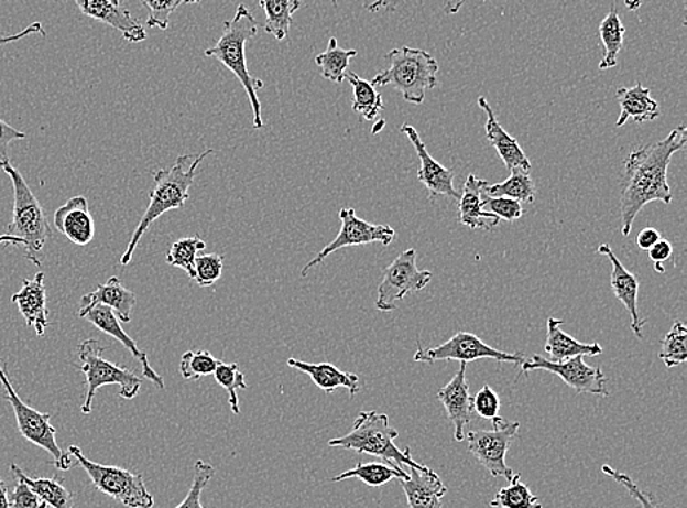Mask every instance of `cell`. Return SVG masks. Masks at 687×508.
<instances>
[{"instance_id": "27", "label": "cell", "mask_w": 687, "mask_h": 508, "mask_svg": "<svg viewBox=\"0 0 687 508\" xmlns=\"http://www.w3.org/2000/svg\"><path fill=\"white\" fill-rule=\"evenodd\" d=\"M287 366L299 370V372L307 374L313 382L316 383L320 390L326 394H331L338 390V388H346L349 391L350 397L358 394L359 390V377L355 374L344 372L339 368H336L331 364H307V361L294 359H287Z\"/></svg>"}, {"instance_id": "40", "label": "cell", "mask_w": 687, "mask_h": 508, "mask_svg": "<svg viewBox=\"0 0 687 508\" xmlns=\"http://www.w3.org/2000/svg\"><path fill=\"white\" fill-rule=\"evenodd\" d=\"M219 364L220 360L216 359L210 352H186L181 359V375L182 378L189 379V381H198V379L215 374Z\"/></svg>"}, {"instance_id": "10", "label": "cell", "mask_w": 687, "mask_h": 508, "mask_svg": "<svg viewBox=\"0 0 687 508\" xmlns=\"http://www.w3.org/2000/svg\"><path fill=\"white\" fill-rule=\"evenodd\" d=\"M493 431H471L467 434L468 452L486 467L493 478L512 479L513 472L508 466L509 448L521 428L519 422H506L502 417L494 419Z\"/></svg>"}, {"instance_id": "55", "label": "cell", "mask_w": 687, "mask_h": 508, "mask_svg": "<svg viewBox=\"0 0 687 508\" xmlns=\"http://www.w3.org/2000/svg\"><path fill=\"white\" fill-rule=\"evenodd\" d=\"M0 246H22V240L17 237L8 236V234H3V236H0Z\"/></svg>"}, {"instance_id": "19", "label": "cell", "mask_w": 687, "mask_h": 508, "mask_svg": "<svg viewBox=\"0 0 687 508\" xmlns=\"http://www.w3.org/2000/svg\"><path fill=\"white\" fill-rule=\"evenodd\" d=\"M74 2L84 15L121 31L128 43H141L148 40L144 25L121 4H113L110 0H74Z\"/></svg>"}, {"instance_id": "30", "label": "cell", "mask_w": 687, "mask_h": 508, "mask_svg": "<svg viewBox=\"0 0 687 508\" xmlns=\"http://www.w3.org/2000/svg\"><path fill=\"white\" fill-rule=\"evenodd\" d=\"M410 476L403 467L390 465V463H361L359 462L353 469L344 472L331 478V483H340V480L357 478L371 488L383 487L393 479H405Z\"/></svg>"}, {"instance_id": "7", "label": "cell", "mask_w": 687, "mask_h": 508, "mask_svg": "<svg viewBox=\"0 0 687 508\" xmlns=\"http://www.w3.org/2000/svg\"><path fill=\"white\" fill-rule=\"evenodd\" d=\"M105 348L97 339H86L78 346V357L81 366L78 369L86 375L87 392L86 401L81 406L84 414H90L92 400L101 387L118 386L119 396L126 400L135 399L141 390L143 379L134 370L115 365L103 357Z\"/></svg>"}, {"instance_id": "18", "label": "cell", "mask_w": 687, "mask_h": 508, "mask_svg": "<svg viewBox=\"0 0 687 508\" xmlns=\"http://www.w3.org/2000/svg\"><path fill=\"white\" fill-rule=\"evenodd\" d=\"M598 253L610 260L611 268H613V271H611V289H613L615 299L626 307L629 315H631L633 334L637 338H644L642 329H644L646 320H641L640 309H637L640 280H637L635 273L629 272L623 267V263L620 262L618 256L614 255L613 249L607 242L598 247Z\"/></svg>"}, {"instance_id": "39", "label": "cell", "mask_w": 687, "mask_h": 508, "mask_svg": "<svg viewBox=\"0 0 687 508\" xmlns=\"http://www.w3.org/2000/svg\"><path fill=\"white\" fill-rule=\"evenodd\" d=\"M212 375H215L217 383H219L223 390L228 391L229 404L232 412L235 414L241 413V409H239L238 391L247 390L248 386L247 379L243 377L239 365L223 364V361L220 360V364L217 365V369Z\"/></svg>"}, {"instance_id": "49", "label": "cell", "mask_w": 687, "mask_h": 508, "mask_svg": "<svg viewBox=\"0 0 687 508\" xmlns=\"http://www.w3.org/2000/svg\"><path fill=\"white\" fill-rule=\"evenodd\" d=\"M26 134L12 126H9L8 122H4L2 118H0V161L8 158V148L13 143V141L25 140Z\"/></svg>"}, {"instance_id": "50", "label": "cell", "mask_w": 687, "mask_h": 508, "mask_svg": "<svg viewBox=\"0 0 687 508\" xmlns=\"http://www.w3.org/2000/svg\"><path fill=\"white\" fill-rule=\"evenodd\" d=\"M30 34H40L42 37H46V31L43 29L42 22H34L26 26L25 30H22L21 33L13 35H0V46H4V44L15 43L18 40L26 37Z\"/></svg>"}, {"instance_id": "23", "label": "cell", "mask_w": 687, "mask_h": 508, "mask_svg": "<svg viewBox=\"0 0 687 508\" xmlns=\"http://www.w3.org/2000/svg\"><path fill=\"white\" fill-rule=\"evenodd\" d=\"M397 480L411 508H443L441 500L447 494V487L429 467L424 472L410 467V476Z\"/></svg>"}, {"instance_id": "16", "label": "cell", "mask_w": 687, "mask_h": 508, "mask_svg": "<svg viewBox=\"0 0 687 508\" xmlns=\"http://www.w3.org/2000/svg\"><path fill=\"white\" fill-rule=\"evenodd\" d=\"M81 317L83 320L91 322V324L95 325L97 329H100L101 333L109 335V337H113L117 342L121 343L122 346H126L128 352H130L131 355L140 361L144 378L152 381L159 390H165V379H163V377H161V375L152 368V365H150L149 361L148 353L141 350V348L137 346L134 339L126 333V329H123L121 325L122 322L118 320V316L115 315L112 309L103 306V304H96V306H92L90 311L84 313Z\"/></svg>"}, {"instance_id": "36", "label": "cell", "mask_w": 687, "mask_h": 508, "mask_svg": "<svg viewBox=\"0 0 687 508\" xmlns=\"http://www.w3.org/2000/svg\"><path fill=\"white\" fill-rule=\"evenodd\" d=\"M509 487L500 489L495 494L490 507L494 508H544L539 502V498L531 493L527 485L521 480V475H513L509 480Z\"/></svg>"}, {"instance_id": "45", "label": "cell", "mask_w": 687, "mask_h": 508, "mask_svg": "<svg viewBox=\"0 0 687 508\" xmlns=\"http://www.w3.org/2000/svg\"><path fill=\"white\" fill-rule=\"evenodd\" d=\"M500 401L498 392L489 386H484L476 396L472 397V412L478 417L487 419V421H494L500 417Z\"/></svg>"}, {"instance_id": "9", "label": "cell", "mask_w": 687, "mask_h": 508, "mask_svg": "<svg viewBox=\"0 0 687 508\" xmlns=\"http://www.w3.org/2000/svg\"><path fill=\"white\" fill-rule=\"evenodd\" d=\"M0 383L4 388V397L11 404L18 431L24 436L29 443L37 445L53 457V463L59 471H69L73 467V456L69 453L62 452L56 441V430L52 426L51 414L39 412L31 406L24 403L21 397L17 394L11 381H9L7 369L0 360Z\"/></svg>"}, {"instance_id": "2", "label": "cell", "mask_w": 687, "mask_h": 508, "mask_svg": "<svg viewBox=\"0 0 687 508\" xmlns=\"http://www.w3.org/2000/svg\"><path fill=\"white\" fill-rule=\"evenodd\" d=\"M215 153V150L207 149L206 152L193 156L184 154L176 159L175 165L171 170H159L153 172L154 187L150 192V205L144 212L139 227L132 234L130 245L126 253L121 256L122 267H128L132 260V255L139 247L141 238L152 227L154 220L161 218L166 212L181 209L189 198V188L194 184L195 175L199 163L207 156Z\"/></svg>"}, {"instance_id": "53", "label": "cell", "mask_w": 687, "mask_h": 508, "mask_svg": "<svg viewBox=\"0 0 687 508\" xmlns=\"http://www.w3.org/2000/svg\"><path fill=\"white\" fill-rule=\"evenodd\" d=\"M465 0H443V9L447 15H455L462 8Z\"/></svg>"}, {"instance_id": "33", "label": "cell", "mask_w": 687, "mask_h": 508, "mask_svg": "<svg viewBox=\"0 0 687 508\" xmlns=\"http://www.w3.org/2000/svg\"><path fill=\"white\" fill-rule=\"evenodd\" d=\"M265 12V33L282 42L290 34L294 13L299 11L301 0H260Z\"/></svg>"}, {"instance_id": "31", "label": "cell", "mask_w": 687, "mask_h": 508, "mask_svg": "<svg viewBox=\"0 0 687 508\" xmlns=\"http://www.w3.org/2000/svg\"><path fill=\"white\" fill-rule=\"evenodd\" d=\"M11 472L18 480L29 485L47 506L52 508H74V494L64 487L62 480L57 478H30L15 463H12Z\"/></svg>"}, {"instance_id": "4", "label": "cell", "mask_w": 687, "mask_h": 508, "mask_svg": "<svg viewBox=\"0 0 687 508\" xmlns=\"http://www.w3.org/2000/svg\"><path fill=\"white\" fill-rule=\"evenodd\" d=\"M0 170L11 180L13 188V210L11 223L8 224V236L22 240L25 247V259L35 267L42 264L40 253L52 237L46 212L40 205L39 198L31 192L24 176L9 162V159L0 161Z\"/></svg>"}, {"instance_id": "47", "label": "cell", "mask_w": 687, "mask_h": 508, "mask_svg": "<svg viewBox=\"0 0 687 508\" xmlns=\"http://www.w3.org/2000/svg\"><path fill=\"white\" fill-rule=\"evenodd\" d=\"M9 502H11V508H47L46 502L42 500L29 487V485L22 483V480H18L15 488L9 496Z\"/></svg>"}, {"instance_id": "6", "label": "cell", "mask_w": 687, "mask_h": 508, "mask_svg": "<svg viewBox=\"0 0 687 508\" xmlns=\"http://www.w3.org/2000/svg\"><path fill=\"white\" fill-rule=\"evenodd\" d=\"M399 436V432L390 426L389 417L384 413L359 412L355 419L352 431L340 439L329 441L330 447H339L352 450L359 454H370L383 458L390 465L415 467L418 471H427L428 467L419 465L411 457V448L405 452L399 450L394 440Z\"/></svg>"}, {"instance_id": "28", "label": "cell", "mask_w": 687, "mask_h": 508, "mask_svg": "<svg viewBox=\"0 0 687 508\" xmlns=\"http://www.w3.org/2000/svg\"><path fill=\"white\" fill-rule=\"evenodd\" d=\"M561 320L548 317L547 321V342H545V352L549 356L548 360L563 361L575 356H600L602 347L598 343L585 344L578 339L570 337L560 328Z\"/></svg>"}, {"instance_id": "12", "label": "cell", "mask_w": 687, "mask_h": 508, "mask_svg": "<svg viewBox=\"0 0 687 508\" xmlns=\"http://www.w3.org/2000/svg\"><path fill=\"white\" fill-rule=\"evenodd\" d=\"M418 350L414 360L425 361V364H436L438 360H459L460 364L476 360H495L503 364L521 365L526 359L522 353L500 352L498 348L487 346L477 335L469 333H458L447 339L441 346L424 348L418 339Z\"/></svg>"}, {"instance_id": "54", "label": "cell", "mask_w": 687, "mask_h": 508, "mask_svg": "<svg viewBox=\"0 0 687 508\" xmlns=\"http://www.w3.org/2000/svg\"><path fill=\"white\" fill-rule=\"evenodd\" d=\"M0 508H11L9 502L8 485L0 478Z\"/></svg>"}, {"instance_id": "56", "label": "cell", "mask_w": 687, "mask_h": 508, "mask_svg": "<svg viewBox=\"0 0 687 508\" xmlns=\"http://www.w3.org/2000/svg\"><path fill=\"white\" fill-rule=\"evenodd\" d=\"M629 11H637L644 4V0H624Z\"/></svg>"}, {"instance_id": "52", "label": "cell", "mask_w": 687, "mask_h": 508, "mask_svg": "<svg viewBox=\"0 0 687 508\" xmlns=\"http://www.w3.org/2000/svg\"><path fill=\"white\" fill-rule=\"evenodd\" d=\"M335 7H338V0H331ZM363 8L370 12H379L380 9H390L393 7L394 0H362Z\"/></svg>"}, {"instance_id": "35", "label": "cell", "mask_w": 687, "mask_h": 508, "mask_svg": "<svg viewBox=\"0 0 687 508\" xmlns=\"http://www.w3.org/2000/svg\"><path fill=\"white\" fill-rule=\"evenodd\" d=\"M357 55V51L340 48L338 40L331 37L327 51L316 56V64L321 71L323 78L334 83H344L346 73H348L349 62Z\"/></svg>"}, {"instance_id": "8", "label": "cell", "mask_w": 687, "mask_h": 508, "mask_svg": "<svg viewBox=\"0 0 687 508\" xmlns=\"http://www.w3.org/2000/svg\"><path fill=\"white\" fill-rule=\"evenodd\" d=\"M68 453L77 458L78 465L90 476L97 491L106 494L115 501L130 508H153L154 497L145 487L143 475L117 466H105L91 462L84 456L83 450L77 445H69Z\"/></svg>"}, {"instance_id": "25", "label": "cell", "mask_w": 687, "mask_h": 508, "mask_svg": "<svg viewBox=\"0 0 687 508\" xmlns=\"http://www.w3.org/2000/svg\"><path fill=\"white\" fill-rule=\"evenodd\" d=\"M615 99L620 105V117L615 121V127L622 128L629 119L636 123L654 121L659 117V106L651 97L650 88L637 83L633 87H620L615 93Z\"/></svg>"}, {"instance_id": "57", "label": "cell", "mask_w": 687, "mask_h": 508, "mask_svg": "<svg viewBox=\"0 0 687 508\" xmlns=\"http://www.w3.org/2000/svg\"><path fill=\"white\" fill-rule=\"evenodd\" d=\"M377 126H379V127L374 128V131H372V132H377V131L381 130V128L384 127V121H380L379 123H377Z\"/></svg>"}, {"instance_id": "41", "label": "cell", "mask_w": 687, "mask_h": 508, "mask_svg": "<svg viewBox=\"0 0 687 508\" xmlns=\"http://www.w3.org/2000/svg\"><path fill=\"white\" fill-rule=\"evenodd\" d=\"M199 2L201 0H141V3L149 11L148 25L162 31L170 29L173 12L184 4Z\"/></svg>"}, {"instance_id": "22", "label": "cell", "mask_w": 687, "mask_h": 508, "mask_svg": "<svg viewBox=\"0 0 687 508\" xmlns=\"http://www.w3.org/2000/svg\"><path fill=\"white\" fill-rule=\"evenodd\" d=\"M135 303L137 295L131 290H128L118 277H112L109 278L106 284L97 285L92 293L84 295L78 316L81 317L84 313L90 311L96 304H103V306L112 309L115 315L118 316L122 324H130L132 309H134Z\"/></svg>"}, {"instance_id": "43", "label": "cell", "mask_w": 687, "mask_h": 508, "mask_svg": "<svg viewBox=\"0 0 687 508\" xmlns=\"http://www.w3.org/2000/svg\"><path fill=\"white\" fill-rule=\"evenodd\" d=\"M223 273V256L217 253L198 256L195 260V282L203 289L212 287Z\"/></svg>"}, {"instance_id": "11", "label": "cell", "mask_w": 687, "mask_h": 508, "mask_svg": "<svg viewBox=\"0 0 687 508\" xmlns=\"http://www.w3.org/2000/svg\"><path fill=\"white\" fill-rule=\"evenodd\" d=\"M432 280L433 272L421 271L416 267V250L403 251L384 269L375 302L377 311L383 313L396 311L397 302H402L407 294L424 290Z\"/></svg>"}, {"instance_id": "17", "label": "cell", "mask_w": 687, "mask_h": 508, "mask_svg": "<svg viewBox=\"0 0 687 508\" xmlns=\"http://www.w3.org/2000/svg\"><path fill=\"white\" fill-rule=\"evenodd\" d=\"M437 399L445 406L447 417L455 426L456 443L467 439L465 428L472 421V396L469 394L467 364H460L458 374L445 388L437 392Z\"/></svg>"}, {"instance_id": "29", "label": "cell", "mask_w": 687, "mask_h": 508, "mask_svg": "<svg viewBox=\"0 0 687 508\" xmlns=\"http://www.w3.org/2000/svg\"><path fill=\"white\" fill-rule=\"evenodd\" d=\"M624 34H626V29H624L622 20H620L614 0L610 12L607 13V17L600 24V39L604 52H602V60L598 68L606 71L618 65L619 53L623 48Z\"/></svg>"}, {"instance_id": "26", "label": "cell", "mask_w": 687, "mask_h": 508, "mask_svg": "<svg viewBox=\"0 0 687 508\" xmlns=\"http://www.w3.org/2000/svg\"><path fill=\"white\" fill-rule=\"evenodd\" d=\"M487 181L477 179L471 174L465 183L464 193L459 198V220L465 227L471 229H486L491 231L500 224L498 216L486 212L482 207V187Z\"/></svg>"}, {"instance_id": "15", "label": "cell", "mask_w": 687, "mask_h": 508, "mask_svg": "<svg viewBox=\"0 0 687 508\" xmlns=\"http://www.w3.org/2000/svg\"><path fill=\"white\" fill-rule=\"evenodd\" d=\"M401 131L414 144L415 152L419 159L418 180L428 190L433 197L445 196L459 201L460 194L455 188V172L447 170L441 163L429 154L427 145L421 140L418 131L414 127L403 123Z\"/></svg>"}, {"instance_id": "51", "label": "cell", "mask_w": 687, "mask_h": 508, "mask_svg": "<svg viewBox=\"0 0 687 508\" xmlns=\"http://www.w3.org/2000/svg\"><path fill=\"white\" fill-rule=\"evenodd\" d=\"M659 238H662V236H659L657 229L646 227L642 229L640 234H637L636 245L637 247H640L641 250L648 251L651 247H653L655 242L659 240Z\"/></svg>"}, {"instance_id": "44", "label": "cell", "mask_w": 687, "mask_h": 508, "mask_svg": "<svg viewBox=\"0 0 687 508\" xmlns=\"http://www.w3.org/2000/svg\"><path fill=\"white\" fill-rule=\"evenodd\" d=\"M481 201L482 207H487V212L498 216L499 219L506 220V223H515L525 215L522 203L513 201V198L490 197L482 194Z\"/></svg>"}, {"instance_id": "14", "label": "cell", "mask_w": 687, "mask_h": 508, "mask_svg": "<svg viewBox=\"0 0 687 508\" xmlns=\"http://www.w3.org/2000/svg\"><path fill=\"white\" fill-rule=\"evenodd\" d=\"M339 219L340 223H342V228H340L338 237L329 242L312 262L305 264L301 277L307 278L308 272L312 271L313 268L325 262L330 255L336 253V251L340 249L372 245V242H381L383 246H390L394 238H396V231H394L392 227H389V225L367 223V220L358 218L352 207H344V209L339 212Z\"/></svg>"}, {"instance_id": "48", "label": "cell", "mask_w": 687, "mask_h": 508, "mask_svg": "<svg viewBox=\"0 0 687 508\" xmlns=\"http://www.w3.org/2000/svg\"><path fill=\"white\" fill-rule=\"evenodd\" d=\"M650 259L653 260L654 269L658 273L666 272V268H664V263L667 260L673 258V246L668 240H664V238H659L657 242L648 250Z\"/></svg>"}, {"instance_id": "38", "label": "cell", "mask_w": 687, "mask_h": 508, "mask_svg": "<svg viewBox=\"0 0 687 508\" xmlns=\"http://www.w3.org/2000/svg\"><path fill=\"white\" fill-rule=\"evenodd\" d=\"M659 359L668 369L676 368L687 360V328L684 322L676 321L670 333L663 338Z\"/></svg>"}, {"instance_id": "20", "label": "cell", "mask_w": 687, "mask_h": 508, "mask_svg": "<svg viewBox=\"0 0 687 508\" xmlns=\"http://www.w3.org/2000/svg\"><path fill=\"white\" fill-rule=\"evenodd\" d=\"M55 227L77 246L90 245L96 236V224L84 196H74L55 212Z\"/></svg>"}, {"instance_id": "13", "label": "cell", "mask_w": 687, "mask_h": 508, "mask_svg": "<svg viewBox=\"0 0 687 508\" xmlns=\"http://www.w3.org/2000/svg\"><path fill=\"white\" fill-rule=\"evenodd\" d=\"M522 374H530L532 370H545V372L557 375L563 382L578 394H592L607 397V377L601 368H591L585 364L584 356L570 357L563 361H552L539 355H534L531 359H525L521 364Z\"/></svg>"}, {"instance_id": "1", "label": "cell", "mask_w": 687, "mask_h": 508, "mask_svg": "<svg viewBox=\"0 0 687 508\" xmlns=\"http://www.w3.org/2000/svg\"><path fill=\"white\" fill-rule=\"evenodd\" d=\"M687 143V128L681 123L666 139L635 149L624 163L626 185L620 197L622 234L629 237L633 224L648 203L662 202L670 205L673 192L668 185V166L672 158Z\"/></svg>"}, {"instance_id": "5", "label": "cell", "mask_w": 687, "mask_h": 508, "mask_svg": "<svg viewBox=\"0 0 687 508\" xmlns=\"http://www.w3.org/2000/svg\"><path fill=\"white\" fill-rule=\"evenodd\" d=\"M385 69L372 78V86H392L410 104L421 105L428 90L437 87L440 69L436 57L421 48H393L384 57Z\"/></svg>"}, {"instance_id": "34", "label": "cell", "mask_w": 687, "mask_h": 508, "mask_svg": "<svg viewBox=\"0 0 687 508\" xmlns=\"http://www.w3.org/2000/svg\"><path fill=\"white\" fill-rule=\"evenodd\" d=\"M346 78L353 88V112L361 115L366 121H372L384 109L383 97L370 82L355 73H346Z\"/></svg>"}, {"instance_id": "3", "label": "cell", "mask_w": 687, "mask_h": 508, "mask_svg": "<svg viewBox=\"0 0 687 508\" xmlns=\"http://www.w3.org/2000/svg\"><path fill=\"white\" fill-rule=\"evenodd\" d=\"M257 33H259V22L250 9L241 3L232 20L225 22L223 34H221L219 42L216 43V46L207 48L204 56L215 57L226 68L232 71L235 77L242 84L243 90L247 91L248 99H250L254 128L261 130L264 127V121L261 117L259 90L264 87V83L252 77L250 69H248L246 55L247 43L254 39Z\"/></svg>"}, {"instance_id": "24", "label": "cell", "mask_w": 687, "mask_h": 508, "mask_svg": "<svg viewBox=\"0 0 687 508\" xmlns=\"http://www.w3.org/2000/svg\"><path fill=\"white\" fill-rule=\"evenodd\" d=\"M478 105H480V108L487 114V139H489L490 144L493 145L495 152H498L500 159H502L504 166H506L509 171H512L513 167H523V170L531 171L532 165L530 158L523 152L515 137L509 134V132L504 131V128L500 126L498 118H495L494 110L491 109L486 97L481 96L480 99H478Z\"/></svg>"}, {"instance_id": "37", "label": "cell", "mask_w": 687, "mask_h": 508, "mask_svg": "<svg viewBox=\"0 0 687 508\" xmlns=\"http://www.w3.org/2000/svg\"><path fill=\"white\" fill-rule=\"evenodd\" d=\"M204 249H206V241L197 236L181 238L173 242L166 256V262L173 268L184 269L190 280H195V260L199 251Z\"/></svg>"}, {"instance_id": "42", "label": "cell", "mask_w": 687, "mask_h": 508, "mask_svg": "<svg viewBox=\"0 0 687 508\" xmlns=\"http://www.w3.org/2000/svg\"><path fill=\"white\" fill-rule=\"evenodd\" d=\"M216 471L210 463L197 461L194 465L193 484L184 501L175 508H204L201 496L211 478H215Z\"/></svg>"}, {"instance_id": "21", "label": "cell", "mask_w": 687, "mask_h": 508, "mask_svg": "<svg viewBox=\"0 0 687 508\" xmlns=\"http://www.w3.org/2000/svg\"><path fill=\"white\" fill-rule=\"evenodd\" d=\"M44 273L39 272L33 280L22 281L21 290L13 294L11 300L24 317L26 326L34 328L37 337H43L48 326V311L46 289H44Z\"/></svg>"}, {"instance_id": "46", "label": "cell", "mask_w": 687, "mask_h": 508, "mask_svg": "<svg viewBox=\"0 0 687 508\" xmlns=\"http://www.w3.org/2000/svg\"><path fill=\"white\" fill-rule=\"evenodd\" d=\"M601 471L602 474L610 476V478L614 479L615 483L623 485V487L628 489V493L631 494L633 498H636L637 501H640L642 508H659L657 506V502L654 501V498L651 497L650 494L642 491V489L637 487L635 483H633L631 476L624 475L622 474V472H618L609 465L602 466Z\"/></svg>"}, {"instance_id": "32", "label": "cell", "mask_w": 687, "mask_h": 508, "mask_svg": "<svg viewBox=\"0 0 687 508\" xmlns=\"http://www.w3.org/2000/svg\"><path fill=\"white\" fill-rule=\"evenodd\" d=\"M482 194L490 197L513 198V201L519 203L531 205V203L535 202L536 188L530 171L523 170V167H513L511 176L503 183H486L484 187H482Z\"/></svg>"}, {"instance_id": "58", "label": "cell", "mask_w": 687, "mask_h": 508, "mask_svg": "<svg viewBox=\"0 0 687 508\" xmlns=\"http://www.w3.org/2000/svg\"><path fill=\"white\" fill-rule=\"evenodd\" d=\"M113 4H121V0H110Z\"/></svg>"}]
</instances>
